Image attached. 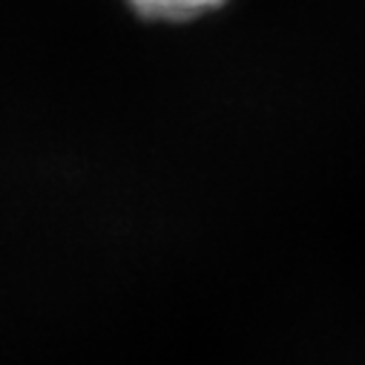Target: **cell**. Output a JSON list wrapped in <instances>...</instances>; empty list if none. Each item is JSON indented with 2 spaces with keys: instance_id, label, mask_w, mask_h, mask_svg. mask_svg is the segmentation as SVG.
<instances>
[{
  "instance_id": "cell-1",
  "label": "cell",
  "mask_w": 365,
  "mask_h": 365,
  "mask_svg": "<svg viewBox=\"0 0 365 365\" xmlns=\"http://www.w3.org/2000/svg\"><path fill=\"white\" fill-rule=\"evenodd\" d=\"M127 4L144 21L187 24V21H199V18L222 9L227 0H127Z\"/></svg>"
}]
</instances>
